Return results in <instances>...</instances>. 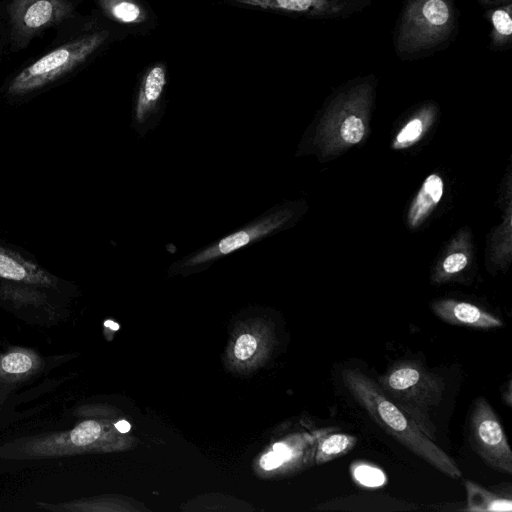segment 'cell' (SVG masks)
Instances as JSON below:
<instances>
[{"label": "cell", "mask_w": 512, "mask_h": 512, "mask_svg": "<svg viewBox=\"0 0 512 512\" xmlns=\"http://www.w3.org/2000/svg\"><path fill=\"white\" fill-rule=\"evenodd\" d=\"M69 20L57 27V36L46 53L6 79L1 94L9 104L30 100L68 80L109 36L106 30L69 31Z\"/></svg>", "instance_id": "1"}, {"label": "cell", "mask_w": 512, "mask_h": 512, "mask_svg": "<svg viewBox=\"0 0 512 512\" xmlns=\"http://www.w3.org/2000/svg\"><path fill=\"white\" fill-rule=\"evenodd\" d=\"M341 378L349 393L386 433L447 477H462L456 462L382 392L376 381L353 368L343 369Z\"/></svg>", "instance_id": "2"}, {"label": "cell", "mask_w": 512, "mask_h": 512, "mask_svg": "<svg viewBox=\"0 0 512 512\" xmlns=\"http://www.w3.org/2000/svg\"><path fill=\"white\" fill-rule=\"evenodd\" d=\"M454 0H405L394 30L399 58L408 60L441 49L457 33Z\"/></svg>", "instance_id": "3"}, {"label": "cell", "mask_w": 512, "mask_h": 512, "mask_svg": "<svg viewBox=\"0 0 512 512\" xmlns=\"http://www.w3.org/2000/svg\"><path fill=\"white\" fill-rule=\"evenodd\" d=\"M375 83L373 75L360 78L330 102L313 138L323 156L336 155L366 137Z\"/></svg>", "instance_id": "4"}, {"label": "cell", "mask_w": 512, "mask_h": 512, "mask_svg": "<svg viewBox=\"0 0 512 512\" xmlns=\"http://www.w3.org/2000/svg\"><path fill=\"white\" fill-rule=\"evenodd\" d=\"M377 384L429 439L436 441V426L431 416L444 395L445 382L441 376L420 363L404 361L379 376Z\"/></svg>", "instance_id": "5"}, {"label": "cell", "mask_w": 512, "mask_h": 512, "mask_svg": "<svg viewBox=\"0 0 512 512\" xmlns=\"http://www.w3.org/2000/svg\"><path fill=\"white\" fill-rule=\"evenodd\" d=\"M75 0H2L0 21L11 52L26 49L47 29L57 28L74 17Z\"/></svg>", "instance_id": "6"}, {"label": "cell", "mask_w": 512, "mask_h": 512, "mask_svg": "<svg viewBox=\"0 0 512 512\" xmlns=\"http://www.w3.org/2000/svg\"><path fill=\"white\" fill-rule=\"evenodd\" d=\"M293 216L292 208L284 205L275 207L244 227L175 262L171 268L187 271L205 268L236 250L278 232L286 227Z\"/></svg>", "instance_id": "7"}, {"label": "cell", "mask_w": 512, "mask_h": 512, "mask_svg": "<svg viewBox=\"0 0 512 512\" xmlns=\"http://www.w3.org/2000/svg\"><path fill=\"white\" fill-rule=\"evenodd\" d=\"M470 442L473 449L492 469L512 474V451L505 431L490 403L475 399L469 417Z\"/></svg>", "instance_id": "8"}, {"label": "cell", "mask_w": 512, "mask_h": 512, "mask_svg": "<svg viewBox=\"0 0 512 512\" xmlns=\"http://www.w3.org/2000/svg\"><path fill=\"white\" fill-rule=\"evenodd\" d=\"M0 279L58 290L62 280L22 248L0 239Z\"/></svg>", "instance_id": "9"}, {"label": "cell", "mask_w": 512, "mask_h": 512, "mask_svg": "<svg viewBox=\"0 0 512 512\" xmlns=\"http://www.w3.org/2000/svg\"><path fill=\"white\" fill-rule=\"evenodd\" d=\"M433 313L441 320L475 329H493L503 326V322L480 307L453 299L436 300L430 305Z\"/></svg>", "instance_id": "10"}, {"label": "cell", "mask_w": 512, "mask_h": 512, "mask_svg": "<svg viewBox=\"0 0 512 512\" xmlns=\"http://www.w3.org/2000/svg\"><path fill=\"white\" fill-rule=\"evenodd\" d=\"M166 85V69L162 64L154 65L150 68L141 83L135 110L134 124L137 131L142 134L149 129L151 117L155 114V109L162 96Z\"/></svg>", "instance_id": "11"}, {"label": "cell", "mask_w": 512, "mask_h": 512, "mask_svg": "<svg viewBox=\"0 0 512 512\" xmlns=\"http://www.w3.org/2000/svg\"><path fill=\"white\" fill-rule=\"evenodd\" d=\"M472 258L471 235L463 229L452 239L432 273L433 283L442 284L467 268Z\"/></svg>", "instance_id": "12"}, {"label": "cell", "mask_w": 512, "mask_h": 512, "mask_svg": "<svg viewBox=\"0 0 512 512\" xmlns=\"http://www.w3.org/2000/svg\"><path fill=\"white\" fill-rule=\"evenodd\" d=\"M444 183L440 175L430 174L422 183L407 214L410 228L419 227L433 212L443 196Z\"/></svg>", "instance_id": "13"}, {"label": "cell", "mask_w": 512, "mask_h": 512, "mask_svg": "<svg viewBox=\"0 0 512 512\" xmlns=\"http://www.w3.org/2000/svg\"><path fill=\"white\" fill-rule=\"evenodd\" d=\"M437 113L438 108L434 103H426L421 106L398 131L392 148L401 150L418 143L433 125Z\"/></svg>", "instance_id": "14"}, {"label": "cell", "mask_w": 512, "mask_h": 512, "mask_svg": "<svg viewBox=\"0 0 512 512\" xmlns=\"http://www.w3.org/2000/svg\"><path fill=\"white\" fill-rule=\"evenodd\" d=\"M245 5L280 9L309 16H334L340 7L336 0H233Z\"/></svg>", "instance_id": "15"}, {"label": "cell", "mask_w": 512, "mask_h": 512, "mask_svg": "<svg viewBox=\"0 0 512 512\" xmlns=\"http://www.w3.org/2000/svg\"><path fill=\"white\" fill-rule=\"evenodd\" d=\"M463 484L467 494V511H511L512 501L510 498L491 492L475 482L464 479Z\"/></svg>", "instance_id": "16"}, {"label": "cell", "mask_w": 512, "mask_h": 512, "mask_svg": "<svg viewBox=\"0 0 512 512\" xmlns=\"http://www.w3.org/2000/svg\"><path fill=\"white\" fill-rule=\"evenodd\" d=\"M512 4L508 3L493 9L490 13L491 33L490 48L493 50H503L511 44L512 36Z\"/></svg>", "instance_id": "17"}, {"label": "cell", "mask_w": 512, "mask_h": 512, "mask_svg": "<svg viewBox=\"0 0 512 512\" xmlns=\"http://www.w3.org/2000/svg\"><path fill=\"white\" fill-rule=\"evenodd\" d=\"M357 438L345 433H331L319 440L316 451V463L324 464L351 451Z\"/></svg>", "instance_id": "18"}, {"label": "cell", "mask_w": 512, "mask_h": 512, "mask_svg": "<svg viewBox=\"0 0 512 512\" xmlns=\"http://www.w3.org/2000/svg\"><path fill=\"white\" fill-rule=\"evenodd\" d=\"M100 7L121 23H139L145 20V12L134 0H98Z\"/></svg>", "instance_id": "19"}, {"label": "cell", "mask_w": 512, "mask_h": 512, "mask_svg": "<svg viewBox=\"0 0 512 512\" xmlns=\"http://www.w3.org/2000/svg\"><path fill=\"white\" fill-rule=\"evenodd\" d=\"M354 480L367 488H378L386 483L385 473L378 467L367 463H355L351 466Z\"/></svg>", "instance_id": "20"}, {"label": "cell", "mask_w": 512, "mask_h": 512, "mask_svg": "<svg viewBox=\"0 0 512 512\" xmlns=\"http://www.w3.org/2000/svg\"><path fill=\"white\" fill-rule=\"evenodd\" d=\"M100 432V424L96 421L88 420L80 423L72 430L70 439L77 446H85L97 440Z\"/></svg>", "instance_id": "21"}, {"label": "cell", "mask_w": 512, "mask_h": 512, "mask_svg": "<svg viewBox=\"0 0 512 512\" xmlns=\"http://www.w3.org/2000/svg\"><path fill=\"white\" fill-rule=\"evenodd\" d=\"M33 366L32 358L23 352H12L1 360V368L10 374H20L29 371Z\"/></svg>", "instance_id": "22"}, {"label": "cell", "mask_w": 512, "mask_h": 512, "mask_svg": "<svg viewBox=\"0 0 512 512\" xmlns=\"http://www.w3.org/2000/svg\"><path fill=\"white\" fill-rule=\"evenodd\" d=\"M256 347V339L250 334H244L238 338L234 352L238 359L246 360L253 355Z\"/></svg>", "instance_id": "23"}, {"label": "cell", "mask_w": 512, "mask_h": 512, "mask_svg": "<svg viewBox=\"0 0 512 512\" xmlns=\"http://www.w3.org/2000/svg\"><path fill=\"white\" fill-rule=\"evenodd\" d=\"M282 463H284L283 460L275 451L265 454L260 460V466L265 470L275 469Z\"/></svg>", "instance_id": "24"}, {"label": "cell", "mask_w": 512, "mask_h": 512, "mask_svg": "<svg viewBox=\"0 0 512 512\" xmlns=\"http://www.w3.org/2000/svg\"><path fill=\"white\" fill-rule=\"evenodd\" d=\"M273 451H275L280 456L283 462H287L293 456L292 449L282 442L274 444Z\"/></svg>", "instance_id": "25"}, {"label": "cell", "mask_w": 512, "mask_h": 512, "mask_svg": "<svg viewBox=\"0 0 512 512\" xmlns=\"http://www.w3.org/2000/svg\"><path fill=\"white\" fill-rule=\"evenodd\" d=\"M7 46V35L4 24L0 21V61L4 48Z\"/></svg>", "instance_id": "26"}, {"label": "cell", "mask_w": 512, "mask_h": 512, "mask_svg": "<svg viewBox=\"0 0 512 512\" xmlns=\"http://www.w3.org/2000/svg\"><path fill=\"white\" fill-rule=\"evenodd\" d=\"M115 427L121 433H127L131 428L130 424L125 420L118 421Z\"/></svg>", "instance_id": "27"}, {"label": "cell", "mask_w": 512, "mask_h": 512, "mask_svg": "<svg viewBox=\"0 0 512 512\" xmlns=\"http://www.w3.org/2000/svg\"><path fill=\"white\" fill-rule=\"evenodd\" d=\"M483 4L488 5H505L511 3V0H479Z\"/></svg>", "instance_id": "28"}, {"label": "cell", "mask_w": 512, "mask_h": 512, "mask_svg": "<svg viewBox=\"0 0 512 512\" xmlns=\"http://www.w3.org/2000/svg\"><path fill=\"white\" fill-rule=\"evenodd\" d=\"M105 326H107L108 328L112 329V330H118L119 329V325L111 320H107L105 321L104 323Z\"/></svg>", "instance_id": "29"}]
</instances>
